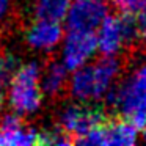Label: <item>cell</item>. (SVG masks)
Here are the masks:
<instances>
[{
	"label": "cell",
	"mask_w": 146,
	"mask_h": 146,
	"mask_svg": "<svg viewBox=\"0 0 146 146\" xmlns=\"http://www.w3.org/2000/svg\"><path fill=\"white\" fill-rule=\"evenodd\" d=\"M36 145H72V140L61 127H55L39 130Z\"/></svg>",
	"instance_id": "cell-12"
},
{
	"label": "cell",
	"mask_w": 146,
	"mask_h": 146,
	"mask_svg": "<svg viewBox=\"0 0 146 146\" xmlns=\"http://www.w3.org/2000/svg\"><path fill=\"white\" fill-rule=\"evenodd\" d=\"M141 133H143V140L146 141V121H145V124L141 126Z\"/></svg>",
	"instance_id": "cell-17"
},
{
	"label": "cell",
	"mask_w": 146,
	"mask_h": 146,
	"mask_svg": "<svg viewBox=\"0 0 146 146\" xmlns=\"http://www.w3.org/2000/svg\"><path fill=\"white\" fill-rule=\"evenodd\" d=\"M36 140L38 130L27 126L21 115L7 113L0 119V146H30Z\"/></svg>",
	"instance_id": "cell-7"
},
{
	"label": "cell",
	"mask_w": 146,
	"mask_h": 146,
	"mask_svg": "<svg viewBox=\"0 0 146 146\" xmlns=\"http://www.w3.org/2000/svg\"><path fill=\"white\" fill-rule=\"evenodd\" d=\"M13 0H0V24L8 21L13 14Z\"/></svg>",
	"instance_id": "cell-15"
},
{
	"label": "cell",
	"mask_w": 146,
	"mask_h": 146,
	"mask_svg": "<svg viewBox=\"0 0 146 146\" xmlns=\"http://www.w3.org/2000/svg\"><path fill=\"white\" fill-rule=\"evenodd\" d=\"M42 77V93L52 99H57L63 94H68V68L60 61L50 60L46 61L41 69Z\"/></svg>",
	"instance_id": "cell-9"
},
{
	"label": "cell",
	"mask_w": 146,
	"mask_h": 146,
	"mask_svg": "<svg viewBox=\"0 0 146 146\" xmlns=\"http://www.w3.org/2000/svg\"><path fill=\"white\" fill-rule=\"evenodd\" d=\"M110 115L101 107L91 105H69L61 111L58 118V127L64 130L72 140V145L77 138L83 137L90 130L102 126Z\"/></svg>",
	"instance_id": "cell-4"
},
{
	"label": "cell",
	"mask_w": 146,
	"mask_h": 146,
	"mask_svg": "<svg viewBox=\"0 0 146 146\" xmlns=\"http://www.w3.org/2000/svg\"><path fill=\"white\" fill-rule=\"evenodd\" d=\"M98 49V36L94 32L68 30L63 49V64L68 71H76L91 57Z\"/></svg>",
	"instance_id": "cell-6"
},
{
	"label": "cell",
	"mask_w": 146,
	"mask_h": 146,
	"mask_svg": "<svg viewBox=\"0 0 146 146\" xmlns=\"http://www.w3.org/2000/svg\"><path fill=\"white\" fill-rule=\"evenodd\" d=\"M41 66L35 61L21 64L10 82L8 102L17 115H32L41 107Z\"/></svg>",
	"instance_id": "cell-3"
},
{
	"label": "cell",
	"mask_w": 146,
	"mask_h": 146,
	"mask_svg": "<svg viewBox=\"0 0 146 146\" xmlns=\"http://www.w3.org/2000/svg\"><path fill=\"white\" fill-rule=\"evenodd\" d=\"M71 7V0H36L33 14L36 19L60 22L66 17Z\"/></svg>",
	"instance_id": "cell-10"
},
{
	"label": "cell",
	"mask_w": 146,
	"mask_h": 146,
	"mask_svg": "<svg viewBox=\"0 0 146 146\" xmlns=\"http://www.w3.org/2000/svg\"><path fill=\"white\" fill-rule=\"evenodd\" d=\"M19 60L13 54L0 49V86L5 90V86L10 85L13 76L19 69Z\"/></svg>",
	"instance_id": "cell-11"
},
{
	"label": "cell",
	"mask_w": 146,
	"mask_h": 146,
	"mask_svg": "<svg viewBox=\"0 0 146 146\" xmlns=\"http://www.w3.org/2000/svg\"><path fill=\"white\" fill-rule=\"evenodd\" d=\"M63 39V29L55 21L36 19L25 32V41L36 50H52Z\"/></svg>",
	"instance_id": "cell-8"
},
{
	"label": "cell",
	"mask_w": 146,
	"mask_h": 146,
	"mask_svg": "<svg viewBox=\"0 0 146 146\" xmlns=\"http://www.w3.org/2000/svg\"><path fill=\"white\" fill-rule=\"evenodd\" d=\"M108 14V8L102 0H76L66 14L68 30L94 32Z\"/></svg>",
	"instance_id": "cell-5"
},
{
	"label": "cell",
	"mask_w": 146,
	"mask_h": 146,
	"mask_svg": "<svg viewBox=\"0 0 146 146\" xmlns=\"http://www.w3.org/2000/svg\"><path fill=\"white\" fill-rule=\"evenodd\" d=\"M133 17H135V27L140 42L146 44V7H143L137 14H133Z\"/></svg>",
	"instance_id": "cell-14"
},
{
	"label": "cell",
	"mask_w": 146,
	"mask_h": 146,
	"mask_svg": "<svg viewBox=\"0 0 146 146\" xmlns=\"http://www.w3.org/2000/svg\"><path fill=\"white\" fill-rule=\"evenodd\" d=\"M127 57L102 55L91 64L80 66L68 82V96L77 101H96L105 96L111 82L126 68Z\"/></svg>",
	"instance_id": "cell-1"
},
{
	"label": "cell",
	"mask_w": 146,
	"mask_h": 146,
	"mask_svg": "<svg viewBox=\"0 0 146 146\" xmlns=\"http://www.w3.org/2000/svg\"><path fill=\"white\" fill-rule=\"evenodd\" d=\"M111 3L119 13L137 14L143 7H146V0H111Z\"/></svg>",
	"instance_id": "cell-13"
},
{
	"label": "cell",
	"mask_w": 146,
	"mask_h": 146,
	"mask_svg": "<svg viewBox=\"0 0 146 146\" xmlns=\"http://www.w3.org/2000/svg\"><path fill=\"white\" fill-rule=\"evenodd\" d=\"M107 107L118 110V115L141 129L146 121V63L138 66L126 80L115 83L105 93Z\"/></svg>",
	"instance_id": "cell-2"
},
{
	"label": "cell",
	"mask_w": 146,
	"mask_h": 146,
	"mask_svg": "<svg viewBox=\"0 0 146 146\" xmlns=\"http://www.w3.org/2000/svg\"><path fill=\"white\" fill-rule=\"evenodd\" d=\"M3 107V88L0 86V108Z\"/></svg>",
	"instance_id": "cell-16"
}]
</instances>
